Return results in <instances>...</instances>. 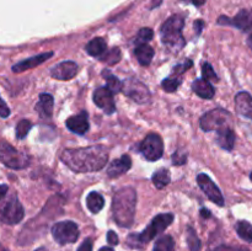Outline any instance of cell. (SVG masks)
<instances>
[{
  "mask_svg": "<svg viewBox=\"0 0 252 251\" xmlns=\"http://www.w3.org/2000/svg\"><path fill=\"white\" fill-rule=\"evenodd\" d=\"M4 199V198H2ZM25 211L16 194H11L0 202V221L9 225H15L24 219Z\"/></svg>",
  "mask_w": 252,
  "mask_h": 251,
  "instance_id": "obj_6",
  "label": "cell"
},
{
  "mask_svg": "<svg viewBox=\"0 0 252 251\" xmlns=\"http://www.w3.org/2000/svg\"><path fill=\"white\" fill-rule=\"evenodd\" d=\"M185 26V19L180 15H174L169 17L162 24L160 30L162 43L170 47H182L185 44L184 36H182V29Z\"/></svg>",
  "mask_w": 252,
  "mask_h": 251,
  "instance_id": "obj_4",
  "label": "cell"
},
{
  "mask_svg": "<svg viewBox=\"0 0 252 251\" xmlns=\"http://www.w3.org/2000/svg\"><path fill=\"white\" fill-rule=\"evenodd\" d=\"M219 25H231L236 29L249 33L248 44L252 49V9L251 10H241L236 14L235 17L229 19L226 16H220L218 20Z\"/></svg>",
  "mask_w": 252,
  "mask_h": 251,
  "instance_id": "obj_10",
  "label": "cell"
},
{
  "mask_svg": "<svg viewBox=\"0 0 252 251\" xmlns=\"http://www.w3.org/2000/svg\"><path fill=\"white\" fill-rule=\"evenodd\" d=\"M137 193L132 187H123L116 192L112 202V213L116 223L122 228H129L134 221Z\"/></svg>",
  "mask_w": 252,
  "mask_h": 251,
  "instance_id": "obj_2",
  "label": "cell"
},
{
  "mask_svg": "<svg viewBox=\"0 0 252 251\" xmlns=\"http://www.w3.org/2000/svg\"><path fill=\"white\" fill-rule=\"evenodd\" d=\"M130 167H132V160H130V157H128V155H122L120 159L113 160V161L111 162V165L107 169V175L111 179L120 177L121 175L129 171Z\"/></svg>",
  "mask_w": 252,
  "mask_h": 251,
  "instance_id": "obj_18",
  "label": "cell"
},
{
  "mask_svg": "<svg viewBox=\"0 0 252 251\" xmlns=\"http://www.w3.org/2000/svg\"><path fill=\"white\" fill-rule=\"evenodd\" d=\"M235 110L239 116L252 121V96L248 91H240L236 94Z\"/></svg>",
  "mask_w": 252,
  "mask_h": 251,
  "instance_id": "obj_16",
  "label": "cell"
},
{
  "mask_svg": "<svg viewBox=\"0 0 252 251\" xmlns=\"http://www.w3.org/2000/svg\"><path fill=\"white\" fill-rule=\"evenodd\" d=\"M185 1H189L193 5H196V6H201V5H203L207 0H185Z\"/></svg>",
  "mask_w": 252,
  "mask_h": 251,
  "instance_id": "obj_43",
  "label": "cell"
},
{
  "mask_svg": "<svg viewBox=\"0 0 252 251\" xmlns=\"http://www.w3.org/2000/svg\"><path fill=\"white\" fill-rule=\"evenodd\" d=\"M61 160L74 172L100 171L108 160V149L103 145L65 149L62 152Z\"/></svg>",
  "mask_w": 252,
  "mask_h": 251,
  "instance_id": "obj_1",
  "label": "cell"
},
{
  "mask_svg": "<svg viewBox=\"0 0 252 251\" xmlns=\"http://www.w3.org/2000/svg\"><path fill=\"white\" fill-rule=\"evenodd\" d=\"M100 251H113V249L108 248V246H103V248L100 249Z\"/></svg>",
  "mask_w": 252,
  "mask_h": 251,
  "instance_id": "obj_46",
  "label": "cell"
},
{
  "mask_svg": "<svg viewBox=\"0 0 252 251\" xmlns=\"http://www.w3.org/2000/svg\"><path fill=\"white\" fill-rule=\"evenodd\" d=\"M153 37H154V32H153V30L149 29V27H144V29H142L139 32H138L137 39L139 42H143V43H147V42L152 41Z\"/></svg>",
  "mask_w": 252,
  "mask_h": 251,
  "instance_id": "obj_34",
  "label": "cell"
},
{
  "mask_svg": "<svg viewBox=\"0 0 252 251\" xmlns=\"http://www.w3.org/2000/svg\"><path fill=\"white\" fill-rule=\"evenodd\" d=\"M153 184L155 185V187L159 189L164 188L171 181V176H170V171L167 169H160L158 171L154 172L153 175Z\"/></svg>",
  "mask_w": 252,
  "mask_h": 251,
  "instance_id": "obj_26",
  "label": "cell"
},
{
  "mask_svg": "<svg viewBox=\"0 0 252 251\" xmlns=\"http://www.w3.org/2000/svg\"><path fill=\"white\" fill-rule=\"evenodd\" d=\"M174 221V216L171 213H161L155 217L145 230L140 234H130L128 236V244L132 248H139L143 244L152 241L157 235L165 231V229Z\"/></svg>",
  "mask_w": 252,
  "mask_h": 251,
  "instance_id": "obj_3",
  "label": "cell"
},
{
  "mask_svg": "<svg viewBox=\"0 0 252 251\" xmlns=\"http://www.w3.org/2000/svg\"><path fill=\"white\" fill-rule=\"evenodd\" d=\"M52 235L61 245L75 243L79 238L78 224L71 220L58 221L52 226Z\"/></svg>",
  "mask_w": 252,
  "mask_h": 251,
  "instance_id": "obj_8",
  "label": "cell"
},
{
  "mask_svg": "<svg viewBox=\"0 0 252 251\" xmlns=\"http://www.w3.org/2000/svg\"><path fill=\"white\" fill-rule=\"evenodd\" d=\"M10 116V108L5 103V101L0 97V117L7 118Z\"/></svg>",
  "mask_w": 252,
  "mask_h": 251,
  "instance_id": "obj_37",
  "label": "cell"
},
{
  "mask_svg": "<svg viewBox=\"0 0 252 251\" xmlns=\"http://www.w3.org/2000/svg\"><path fill=\"white\" fill-rule=\"evenodd\" d=\"M78 251H93V240L90 238L85 239L83 241V244L79 246Z\"/></svg>",
  "mask_w": 252,
  "mask_h": 251,
  "instance_id": "obj_39",
  "label": "cell"
},
{
  "mask_svg": "<svg viewBox=\"0 0 252 251\" xmlns=\"http://www.w3.org/2000/svg\"><path fill=\"white\" fill-rule=\"evenodd\" d=\"M7 191H9V188H7L6 185H0V201H1L2 198H5Z\"/></svg>",
  "mask_w": 252,
  "mask_h": 251,
  "instance_id": "obj_41",
  "label": "cell"
},
{
  "mask_svg": "<svg viewBox=\"0 0 252 251\" xmlns=\"http://www.w3.org/2000/svg\"><path fill=\"white\" fill-rule=\"evenodd\" d=\"M107 49V44L102 37H96L86 44V52L93 57H100Z\"/></svg>",
  "mask_w": 252,
  "mask_h": 251,
  "instance_id": "obj_24",
  "label": "cell"
},
{
  "mask_svg": "<svg viewBox=\"0 0 252 251\" xmlns=\"http://www.w3.org/2000/svg\"><path fill=\"white\" fill-rule=\"evenodd\" d=\"M174 239L170 235H164L158 239L154 245V251H174Z\"/></svg>",
  "mask_w": 252,
  "mask_h": 251,
  "instance_id": "obj_29",
  "label": "cell"
},
{
  "mask_svg": "<svg viewBox=\"0 0 252 251\" xmlns=\"http://www.w3.org/2000/svg\"><path fill=\"white\" fill-rule=\"evenodd\" d=\"M201 128L204 132H218V130L229 128L233 123V117L229 111L224 108H214L204 113L201 118Z\"/></svg>",
  "mask_w": 252,
  "mask_h": 251,
  "instance_id": "obj_5",
  "label": "cell"
},
{
  "mask_svg": "<svg viewBox=\"0 0 252 251\" xmlns=\"http://www.w3.org/2000/svg\"><path fill=\"white\" fill-rule=\"evenodd\" d=\"M192 66V61H186L185 62V63H181V64H179V65H176L174 68V73H175V75L176 76H179V75H181L182 73H185V71L186 70H189V68H191Z\"/></svg>",
  "mask_w": 252,
  "mask_h": 251,
  "instance_id": "obj_36",
  "label": "cell"
},
{
  "mask_svg": "<svg viewBox=\"0 0 252 251\" xmlns=\"http://www.w3.org/2000/svg\"><path fill=\"white\" fill-rule=\"evenodd\" d=\"M0 161L12 170H21L30 165V157L25 153L16 150L7 142L1 140L0 142Z\"/></svg>",
  "mask_w": 252,
  "mask_h": 251,
  "instance_id": "obj_7",
  "label": "cell"
},
{
  "mask_svg": "<svg viewBox=\"0 0 252 251\" xmlns=\"http://www.w3.org/2000/svg\"><path fill=\"white\" fill-rule=\"evenodd\" d=\"M54 98L51 94H41L39 101L36 105V111L43 118H51L53 115Z\"/></svg>",
  "mask_w": 252,
  "mask_h": 251,
  "instance_id": "obj_21",
  "label": "cell"
},
{
  "mask_svg": "<svg viewBox=\"0 0 252 251\" xmlns=\"http://www.w3.org/2000/svg\"><path fill=\"white\" fill-rule=\"evenodd\" d=\"M235 140H236L235 132H234L231 127L225 128V129H221L217 132L216 142L218 143L219 147L223 148L224 150H228V152L233 150L234 145H235Z\"/></svg>",
  "mask_w": 252,
  "mask_h": 251,
  "instance_id": "obj_19",
  "label": "cell"
},
{
  "mask_svg": "<svg viewBox=\"0 0 252 251\" xmlns=\"http://www.w3.org/2000/svg\"><path fill=\"white\" fill-rule=\"evenodd\" d=\"M0 251H7V250H6V249H5V248H4V246H2V245H1V244H0Z\"/></svg>",
  "mask_w": 252,
  "mask_h": 251,
  "instance_id": "obj_48",
  "label": "cell"
},
{
  "mask_svg": "<svg viewBox=\"0 0 252 251\" xmlns=\"http://www.w3.org/2000/svg\"><path fill=\"white\" fill-rule=\"evenodd\" d=\"M162 0H153V4H152V9H154V7L159 6L160 4H161Z\"/></svg>",
  "mask_w": 252,
  "mask_h": 251,
  "instance_id": "obj_45",
  "label": "cell"
},
{
  "mask_svg": "<svg viewBox=\"0 0 252 251\" xmlns=\"http://www.w3.org/2000/svg\"><path fill=\"white\" fill-rule=\"evenodd\" d=\"M187 161V155L185 154V153H181L180 150H177V152L174 153V155H172V162H174L175 165H184L186 164Z\"/></svg>",
  "mask_w": 252,
  "mask_h": 251,
  "instance_id": "obj_35",
  "label": "cell"
},
{
  "mask_svg": "<svg viewBox=\"0 0 252 251\" xmlns=\"http://www.w3.org/2000/svg\"><path fill=\"white\" fill-rule=\"evenodd\" d=\"M102 75H103V78H105L106 83H107V86H106V88H107L111 93L118 94L122 91L123 84H122V81L117 78V76L113 75V74L111 73L110 70H107V69L102 71Z\"/></svg>",
  "mask_w": 252,
  "mask_h": 251,
  "instance_id": "obj_25",
  "label": "cell"
},
{
  "mask_svg": "<svg viewBox=\"0 0 252 251\" xmlns=\"http://www.w3.org/2000/svg\"><path fill=\"white\" fill-rule=\"evenodd\" d=\"M180 84H181V79L177 78V76L171 75L170 78L162 80L161 86H162V89L166 91V93H174V91L177 90V88H179Z\"/></svg>",
  "mask_w": 252,
  "mask_h": 251,
  "instance_id": "obj_31",
  "label": "cell"
},
{
  "mask_svg": "<svg viewBox=\"0 0 252 251\" xmlns=\"http://www.w3.org/2000/svg\"><path fill=\"white\" fill-rule=\"evenodd\" d=\"M122 91L134 100L137 103H147L150 100V91L145 84L135 78H128L125 83H122Z\"/></svg>",
  "mask_w": 252,
  "mask_h": 251,
  "instance_id": "obj_11",
  "label": "cell"
},
{
  "mask_svg": "<svg viewBox=\"0 0 252 251\" xmlns=\"http://www.w3.org/2000/svg\"><path fill=\"white\" fill-rule=\"evenodd\" d=\"M236 233L243 240L252 243V224L246 220H240L236 223Z\"/></svg>",
  "mask_w": 252,
  "mask_h": 251,
  "instance_id": "obj_27",
  "label": "cell"
},
{
  "mask_svg": "<svg viewBox=\"0 0 252 251\" xmlns=\"http://www.w3.org/2000/svg\"><path fill=\"white\" fill-rule=\"evenodd\" d=\"M34 251H48V250H47L46 248H38L37 250H34Z\"/></svg>",
  "mask_w": 252,
  "mask_h": 251,
  "instance_id": "obj_47",
  "label": "cell"
},
{
  "mask_svg": "<svg viewBox=\"0 0 252 251\" xmlns=\"http://www.w3.org/2000/svg\"><path fill=\"white\" fill-rule=\"evenodd\" d=\"M107 241H108V244H111L112 246H115V245H118V243H120V239H118V235L115 233V231L110 230L107 233Z\"/></svg>",
  "mask_w": 252,
  "mask_h": 251,
  "instance_id": "obj_38",
  "label": "cell"
},
{
  "mask_svg": "<svg viewBox=\"0 0 252 251\" xmlns=\"http://www.w3.org/2000/svg\"><path fill=\"white\" fill-rule=\"evenodd\" d=\"M194 26H196V29H197V34H199L202 32V30H203L204 22L201 21V20H198V21L194 22Z\"/></svg>",
  "mask_w": 252,
  "mask_h": 251,
  "instance_id": "obj_42",
  "label": "cell"
},
{
  "mask_svg": "<svg viewBox=\"0 0 252 251\" xmlns=\"http://www.w3.org/2000/svg\"><path fill=\"white\" fill-rule=\"evenodd\" d=\"M197 182H198L202 191L207 194V197H208L212 202L218 204L219 207L224 206V197L223 194H221V191L219 189V187L214 184L213 180H212L208 175L199 174L198 176H197Z\"/></svg>",
  "mask_w": 252,
  "mask_h": 251,
  "instance_id": "obj_12",
  "label": "cell"
},
{
  "mask_svg": "<svg viewBox=\"0 0 252 251\" xmlns=\"http://www.w3.org/2000/svg\"><path fill=\"white\" fill-rule=\"evenodd\" d=\"M32 128V123L29 120H22L16 126V138L17 139H24Z\"/></svg>",
  "mask_w": 252,
  "mask_h": 251,
  "instance_id": "obj_32",
  "label": "cell"
},
{
  "mask_svg": "<svg viewBox=\"0 0 252 251\" xmlns=\"http://www.w3.org/2000/svg\"><path fill=\"white\" fill-rule=\"evenodd\" d=\"M186 240H187V244H189V250H191V251H199V250H201V248H202L201 240H199V238L197 236L194 229L191 228V226H187Z\"/></svg>",
  "mask_w": 252,
  "mask_h": 251,
  "instance_id": "obj_28",
  "label": "cell"
},
{
  "mask_svg": "<svg viewBox=\"0 0 252 251\" xmlns=\"http://www.w3.org/2000/svg\"><path fill=\"white\" fill-rule=\"evenodd\" d=\"M192 90L202 98H213L216 95V89L213 88V85L211 84V81L206 80V79H197L194 80V83L192 84Z\"/></svg>",
  "mask_w": 252,
  "mask_h": 251,
  "instance_id": "obj_20",
  "label": "cell"
},
{
  "mask_svg": "<svg viewBox=\"0 0 252 251\" xmlns=\"http://www.w3.org/2000/svg\"><path fill=\"white\" fill-rule=\"evenodd\" d=\"M105 206V199L98 192H90L86 197V207L91 213L96 214L101 212V209Z\"/></svg>",
  "mask_w": 252,
  "mask_h": 251,
  "instance_id": "obj_23",
  "label": "cell"
},
{
  "mask_svg": "<svg viewBox=\"0 0 252 251\" xmlns=\"http://www.w3.org/2000/svg\"><path fill=\"white\" fill-rule=\"evenodd\" d=\"M250 180L252 181V171H251V174H250Z\"/></svg>",
  "mask_w": 252,
  "mask_h": 251,
  "instance_id": "obj_49",
  "label": "cell"
},
{
  "mask_svg": "<svg viewBox=\"0 0 252 251\" xmlns=\"http://www.w3.org/2000/svg\"><path fill=\"white\" fill-rule=\"evenodd\" d=\"M78 73V65L71 61L62 62L52 68L51 74L57 80H70Z\"/></svg>",
  "mask_w": 252,
  "mask_h": 251,
  "instance_id": "obj_14",
  "label": "cell"
},
{
  "mask_svg": "<svg viewBox=\"0 0 252 251\" xmlns=\"http://www.w3.org/2000/svg\"><path fill=\"white\" fill-rule=\"evenodd\" d=\"M135 57H137L139 64H142L143 66H148L153 61V57H154V49L147 43L139 44V46L135 48L134 51Z\"/></svg>",
  "mask_w": 252,
  "mask_h": 251,
  "instance_id": "obj_22",
  "label": "cell"
},
{
  "mask_svg": "<svg viewBox=\"0 0 252 251\" xmlns=\"http://www.w3.org/2000/svg\"><path fill=\"white\" fill-rule=\"evenodd\" d=\"M94 102L107 115L115 113L116 103L113 100V94L107 88H98L94 91Z\"/></svg>",
  "mask_w": 252,
  "mask_h": 251,
  "instance_id": "obj_13",
  "label": "cell"
},
{
  "mask_svg": "<svg viewBox=\"0 0 252 251\" xmlns=\"http://www.w3.org/2000/svg\"><path fill=\"white\" fill-rule=\"evenodd\" d=\"M138 150L143 154V157L149 161H157L164 154V143L161 137L155 133H150L145 137V139L138 147Z\"/></svg>",
  "mask_w": 252,
  "mask_h": 251,
  "instance_id": "obj_9",
  "label": "cell"
},
{
  "mask_svg": "<svg viewBox=\"0 0 252 251\" xmlns=\"http://www.w3.org/2000/svg\"><path fill=\"white\" fill-rule=\"evenodd\" d=\"M214 251H243V250H240V249L230 248V246H226V245H221V246H218L217 249H214Z\"/></svg>",
  "mask_w": 252,
  "mask_h": 251,
  "instance_id": "obj_40",
  "label": "cell"
},
{
  "mask_svg": "<svg viewBox=\"0 0 252 251\" xmlns=\"http://www.w3.org/2000/svg\"><path fill=\"white\" fill-rule=\"evenodd\" d=\"M202 75H203V79L208 81H218L219 78L217 76V73L214 71L213 66L211 65L209 63H203L202 65Z\"/></svg>",
  "mask_w": 252,
  "mask_h": 251,
  "instance_id": "obj_33",
  "label": "cell"
},
{
  "mask_svg": "<svg viewBox=\"0 0 252 251\" xmlns=\"http://www.w3.org/2000/svg\"><path fill=\"white\" fill-rule=\"evenodd\" d=\"M52 56H53V52H47V53H42L38 54V56L31 57V58L29 59H25V61H21L19 62V63L15 64V65L12 66V71H14V73H22V71H26L29 70V69H32L34 68V66L42 64L43 62H46L47 59L51 58Z\"/></svg>",
  "mask_w": 252,
  "mask_h": 251,
  "instance_id": "obj_17",
  "label": "cell"
},
{
  "mask_svg": "<svg viewBox=\"0 0 252 251\" xmlns=\"http://www.w3.org/2000/svg\"><path fill=\"white\" fill-rule=\"evenodd\" d=\"M66 128L75 134L83 135L89 130V116L86 111H81L79 115L69 117L65 122Z\"/></svg>",
  "mask_w": 252,
  "mask_h": 251,
  "instance_id": "obj_15",
  "label": "cell"
},
{
  "mask_svg": "<svg viewBox=\"0 0 252 251\" xmlns=\"http://www.w3.org/2000/svg\"><path fill=\"white\" fill-rule=\"evenodd\" d=\"M102 56H103V58H101V61L105 62V63H107L108 65H113V64L118 63V62L121 61V57H122V54H121L120 48L115 47V48H112L111 51L103 53Z\"/></svg>",
  "mask_w": 252,
  "mask_h": 251,
  "instance_id": "obj_30",
  "label": "cell"
},
{
  "mask_svg": "<svg viewBox=\"0 0 252 251\" xmlns=\"http://www.w3.org/2000/svg\"><path fill=\"white\" fill-rule=\"evenodd\" d=\"M201 216L203 217V218H209V217H211V212H209L207 208H202L201 209Z\"/></svg>",
  "mask_w": 252,
  "mask_h": 251,
  "instance_id": "obj_44",
  "label": "cell"
}]
</instances>
